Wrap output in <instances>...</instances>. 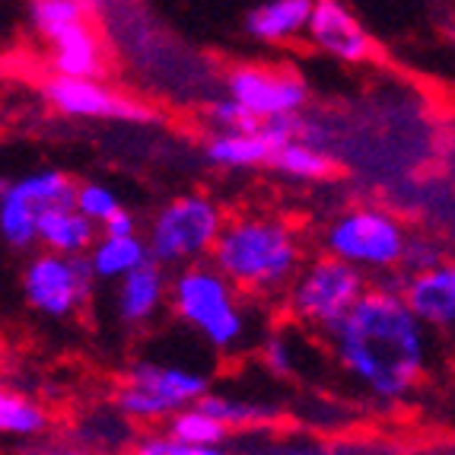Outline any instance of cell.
<instances>
[{"label":"cell","mask_w":455,"mask_h":455,"mask_svg":"<svg viewBox=\"0 0 455 455\" xmlns=\"http://www.w3.org/2000/svg\"><path fill=\"white\" fill-rule=\"evenodd\" d=\"M366 287H370V274L322 251L315 259H303V265L296 267V274L283 287V303L290 319L322 334L357 303Z\"/></svg>","instance_id":"5b68a950"},{"label":"cell","mask_w":455,"mask_h":455,"mask_svg":"<svg viewBox=\"0 0 455 455\" xmlns=\"http://www.w3.org/2000/svg\"><path fill=\"white\" fill-rule=\"evenodd\" d=\"M398 293L411 315L430 331H449L455 325V267L449 261L404 274Z\"/></svg>","instance_id":"5bb4252c"},{"label":"cell","mask_w":455,"mask_h":455,"mask_svg":"<svg viewBox=\"0 0 455 455\" xmlns=\"http://www.w3.org/2000/svg\"><path fill=\"white\" fill-rule=\"evenodd\" d=\"M48 427H52V414L36 398L0 382V436L32 443L45 436Z\"/></svg>","instance_id":"603a6c76"},{"label":"cell","mask_w":455,"mask_h":455,"mask_svg":"<svg viewBox=\"0 0 455 455\" xmlns=\"http://www.w3.org/2000/svg\"><path fill=\"white\" fill-rule=\"evenodd\" d=\"M322 338L338 372L379 408L408 402L433 363L430 328L411 315L398 290L382 283L366 287Z\"/></svg>","instance_id":"6da1fadb"},{"label":"cell","mask_w":455,"mask_h":455,"mask_svg":"<svg viewBox=\"0 0 455 455\" xmlns=\"http://www.w3.org/2000/svg\"><path fill=\"white\" fill-rule=\"evenodd\" d=\"M131 449L140 455H195V449L169 436L166 430H147L131 440Z\"/></svg>","instance_id":"f1b7e54d"},{"label":"cell","mask_w":455,"mask_h":455,"mask_svg":"<svg viewBox=\"0 0 455 455\" xmlns=\"http://www.w3.org/2000/svg\"><path fill=\"white\" fill-rule=\"evenodd\" d=\"M312 0H265L245 16V32L261 45H287L303 38Z\"/></svg>","instance_id":"d6986e66"},{"label":"cell","mask_w":455,"mask_h":455,"mask_svg":"<svg viewBox=\"0 0 455 455\" xmlns=\"http://www.w3.org/2000/svg\"><path fill=\"white\" fill-rule=\"evenodd\" d=\"M303 36L315 52L341 64H366L376 54L372 32L344 0H312Z\"/></svg>","instance_id":"7c38bea8"},{"label":"cell","mask_w":455,"mask_h":455,"mask_svg":"<svg viewBox=\"0 0 455 455\" xmlns=\"http://www.w3.org/2000/svg\"><path fill=\"white\" fill-rule=\"evenodd\" d=\"M223 220H227L223 207L211 195L188 191V195L172 197L153 213L150 227H147V255L166 271L204 261L211 255Z\"/></svg>","instance_id":"277c9868"},{"label":"cell","mask_w":455,"mask_h":455,"mask_svg":"<svg viewBox=\"0 0 455 455\" xmlns=\"http://www.w3.org/2000/svg\"><path fill=\"white\" fill-rule=\"evenodd\" d=\"M166 433L175 436L179 443L195 449V455H217L227 449L229 443V430L220 424V420L207 414L204 408H197V404H185L179 408L175 414H169L166 420Z\"/></svg>","instance_id":"44dd1931"},{"label":"cell","mask_w":455,"mask_h":455,"mask_svg":"<svg viewBox=\"0 0 455 455\" xmlns=\"http://www.w3.org/2000/svg\"><path fill=\"white\" fill-rule=\"evenodd\" d=\"M166 303L175 319L220 354H233L251 338V319L243 306V293L207 259L169 274Z\"/></svg>","instance_id":"3957f363"},{"label":"cell","mask_w":455,"mask_h":455,"mask_svg":"<svg viewBox=\"0 0 455 455\" xmlns=\"http://www.w3.org/2000/svg\"><path fill=\"white\" fill-rule=\"evenodd\" d=\"M207 124H211V131H255L261 122L223 92V99H213L207 106Z\"/></svg>","instance_id":"83f0119b"},{"label":"cell","mask_w":455,"mask_h":455,"mask_svg":"<svg viewBox=\"0 0 455 455\" xmlns=\"http://www.w3.org/2000/svg\"><path fill=\"white\" fill-rule=\"evenodd\" d=\"M70 204L84 213L86 220L102 227V223L122 207V201H118V195L102 182H74V197H70Z\"/></svg>","instance_id":"d4e9b609"},{"label":"cell","mask_w":455,"mask_h":455,"mask_svg":"<svg viewBox=\"0 0 455 455\" xmlns=\"http://www.w3.org/2000/svg\"><path fill=\"white\" fill-rule=\"evenodd\" d=\"M299 112L283 115V118H267L255 131H211L204 140V160L227 172H251V169H267L271 153L287 137H296Z\"/></svg>","instance_id":"4fadbf2b"},{"label":"cell","mask_w":455,"mask_h":455,"mask_svg":"<svg viewBox=\"0 0 455 455\" xmlns=\"http://www.w3.org/2000/svg\"><path fill=\"white\" fill-rule=\"evenodd\" d=\"M102 233H118V235H128V233H140V227H137V217L131 211H124V207H118V211L108 217L106 223H102Z\"/></svg>","instance_id":"f546056e"},{"label":"cell","mask_w":455,"mask_h":455,"mask_svg":"<svg viewBox=\"0 0 455 455\" xmlns=\"http://www.w3.org/2000/svg\"><path fill=\"white\" fill-rule=\"evenodd\" d=\"M48 42V68L58 76H102L108 68V52L102 32L92 26L90 16L68 23Z\"/></svg>","instance_id":"9a60e30c"},{"label":"cell","mask_w":455,"mask_h":455,"mask_svg":"<svg viewBox=\"0 0 455 455\" xmlns=\"http://www.w3.org/2000/svg\"><path fill=\"white\" fill-rule=\"evenodd\" d=\"M86 267H90L92 281L96 283H115L122 281L124 274L134 271L137 265H144L150 255H147V243L140 233H102L99 229L96 239L90 243V249L84 251Z\"/></svg>","instance_id":"ac0fdd59"},{"label":"cell","mask_w":455,"mask_h":455,"mask_svg":"<svg viewBox=\"0 0 455 455\" xmlns=\"http://www.w3.org/2000/svg\"><path fill=\"white\" fill-rule=\"evenodd\" d=\"M96 233V223L86 220L70 201L45 207L36 217V245L48 251H61V255H84Z\"/></svg>","instance_id":"e0dca14e"},{"label":"cell","mask_w":455,"mask_h":455,"mask_svg":"<svg viewBox=\"0 0 455 455\" xmlns=\"http://www.w3.org/2000/svg\"><path fill=\"white\" fill-rule=\"evenodd\" d=\"M261 363L274 372V376H296L299 372V341L293 334L277 331L261 344Z\"/></svg>","instance_id":"484cf974"},{"label":"cell","mask_w":455,"mask_h":455,"mask_svg":"<svg viewBox=\"0 0 455 455\" xmlns=\"http://www.w3.org/2000/svg\"><path fill=\"white\" fill-rule=\"evenodd\" d=\"M211 388V376L195 366L137 360L115 392V408L131 424L156 427L185 404H195Z\"/></svg>","instance_id":"8992f818"},{"label":"cell","mask_w":455,"mask_h":455,"mask_svg":"<svg viewBox=\"0 0 455 455\" xmlns=\"http://www.w3.org/2000/svg\"><path fill=\"white\" fill-rule=\"evenodd\" d=\"M223 90L259 122L296 115L309 106V84L287 68L267 64H235L223 76Z\"/></svg>","instance_id":"8fae6325"},{"label":"cell","mask_w":455,"mask_h":455,"mask_svg":"<svg viewBox=\"0 0 455 455\" xmlns=\"http://www.w3.org/2000/svg\"><path fill=\"white\" fill-rule=\"evenodd\" d=\"M303 259L306 245L299 229L271 213H239L223 220L207 255L239 293L255 299L281 296Z\"/></svg>","instance_id":"7a4b0ae2"},{"label":"cell","mask_w":455,"mask_h":455,"mask_svg":"<svg viewBox=\"0 0 455 455\" xmlns=\"http://www.w3.org/2000/svg\"><path fill=\"white\" fill-rule=\"evenodd\" d=\"M169 290V271L156 261L147 259L128 271L122 281H115V315L128 328H144L160 319L166 306Z\"/></svg>","instance_id":"2e32d148"},{"label":"cell","mask_w":455,"mask_h":455,"mask_svg":"<svg viewBox=\"0 0 455 455\" xmlns=\"http://www.w3.org/2000/svg\"><path fill=\"white\" fill-rule=\"evenodd\" d=\"M45 102L64 118L80 122H150L153 108L128 92L102 84L99 76H58L42 84Z\"/></svg>","instance_id":"30bf717a"},{"label":"cell","mask_w":455,"mask_h":455,"mask_svg":"<svg viewBox=\"0 0 455 455\" xmlns=\"http://www.w3.org/2000/svg\"><path fill=\"white\" fill-rule=\"evenodd\" d=\"M90 16L84 0H29V23L42 38L54 36L68 23Z\"/></svg>","instance_id":"cb8c5ba5"},{"label":"cell","mask_w":455,"mask_h":455,"mask_svg":"<svg viewBox=\"0 0 455 455\" xmlns=\"http://www.w3.org/2000/svg\"><path fill=\"white\" fill-rule=\"evenodd\" d=\"M195 404L204 408L207 414H213L229 433L271 427V424H277L283 414L274 402H251V398H235V395H217V392H211V388H207Z\"/></svg>","instance_id":"7402d4cb"},{"label":"cell","mask_w":455,"mask_h":455,"mask_svg":"<svg viewBox=\"0 0 455 455\" xmlns=\"http://www.w3.org/2000/svg\"><path fill=\"white\" fill-rule=\"evenodd\" d=\"M267 169H274L277 175H287L293 182H325L338 169V160L331 156L328 147L312 144V140H303V137H287L271 153Z\"/></svg>","instance_id":"ffe728a7"},{"label":"cell","mask_w":455,"mask_h":455,"mask_svg":"<svg viewBox=\"0 0 455 455\" xmlns=\"http://www.w3.org/2000/svg\"><path fill=\"white\" fill-rule=\"evenodd\" d=\"M446 259V249H443L440 239H433V235H411L408 233V243H404L402 251V261H398V271L411 274V271H424V267L440 265Z\"/></svg>","instance_id":"4316f807"},{"label":"cell","mask_w":455,"mask_h":455,"mask_svg":"<svg viewBox=\"0 0 455 455\" xmlns=\"http://www.w3.org/2000/svg\"><path fill=\"white\" fill-rule=\"evenodd\" d=\"M74 197V179L61 169H32L20 179H0V239L13 251L36 245V217Z\"/></svg>","instance_id":"9c48e42d"},{"label":"cell","mask_w":455,"mask_h":455,"mask_svg":"<svg viewBox=\"0 0 455 455\" xmlns=\"http://www.w3.org/2000/svg\"><path fill=\"white\" fill-rule=\"evenodd\" d=\"M408 227L386 207H350L325 227L322 249L363 274H388L402 261Z\"/></svg>","instance_id":"52a82bcc"},{"label":"cell","mask_w":455,"mask_h":455,"mask_svg":"<svg viewBox=\"0 0 455 455\" xmlns=\"http://www.w3.org/2000/svg\"><path fill=\"white\" fill-rule=\"evenodd\" d=\"M96 287L84 255H61V251L38 249L23 265V296L26 306L42 319H74L90 303Z\"/></svg>","instance_id":"ba28073f"}]
</instances>
